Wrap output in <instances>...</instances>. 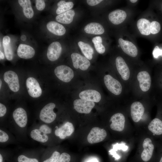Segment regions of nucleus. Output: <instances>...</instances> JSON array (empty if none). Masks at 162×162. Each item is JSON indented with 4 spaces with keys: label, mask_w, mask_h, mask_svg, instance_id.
<instances>
[{
    "label": "nucleus",
    "mask_w": 162,
    "mask_h": 162,
    "mask_svg": "<svg viewBox=\"0 0 162 162\" xmlns=\"http://www.w3.org/2000/svg\"><path fill=\"white\" fill-rule=\"evenodd\" d=\"M28 118L27 112L23 107H19L13 112L12 118L8 121V129L19 142L26 143L28 137Z\"/></svg>",
    "instance_id": "1"
},
{
    "label": "nucleus",
    "mask_w": 162,
    "mask_h": 162,
    "mask_svg": "<svg viewBox=\"0 0 162 162\" xmlns=\"http://www.w3.org/2000/svg\"><path fill=\"white\" fill-rule=\"evenodd\" d=\"M45 148L29 149L22 151L14 156L15 162H41Z\"/></svg>",
    "instance_id": "2"
},
{
    "label": "nucleus",
    "mask_w": 162,
    "mask_h": 162,
    "mask_svg": "<svg viewBox=\"0 0 162 162\" xmlns=\"http://www.w3.org/2000/svg\"><path fill=\"white\" fill-rule=\"evenodd\" d=\"M28 134L32 140L47 147L52 145V136L41 131L33 124L28 129Z\"/></svg>",
    "instance_id": "3"
},
{
    "label": "nucleus",
    "mask_w": 162,
    "mask_h": 162,
    "mask_svg": "<svg viewBox=\"0 0 162 162\" xmlns=\"http://www.w3.org/2000/svg\"><path fill=\"white\" fill-rule=\"evenodd\" d=\"M56 104L50 102L45 105L40 110L39 115V122L52 125L57 117L54 111Z\"/></svg>",
    "instance_id": "4"
},
{
    "label": "nucleus",
    "mask_w": 162,
    "mask_h": 162,
    "mask_svg": "<svg viewBox=\"0 0 162 162\" xmlns=\"http://www.w3.org/2000/svg\"><path fill=\"white\" fill-rule=\"evenodd\" d=\"M142 149L139 156L140 162H149L153 154L154 146L152 140L148 137L145 138L142 143Z\"/></svg>",
    "instance_id": "5"
},
{
    "label": "nucleus",
    "mask_w": 162,
    "mask_h": 162,
    "mask_svg": "<svg viewBox=\"0 0 162 162\" xmlns=\"http://www.w3.org/2000/svg\"><path fill=\"white\" fill-rule=\"evenodd\" d=\"M74 128L73 124L69 122H64L59 126H56L53 129L54 135L61 140L70 136L74 132Z\"/></svg>",
    "instance_id": "6"
},
{
    "label": "nucleus",
    "mask_w": 162,
    "mask_h": 162,
    "mask_svg": "<svg viewBox=\"0 0 162 162\" xmlns=\"http://www.w3.org/2000/svg\"><path fill=\"white\" fill-rule=\"evenodd\" d=\"M54 73L59 80L65 82L70 81L74 76L73 70L69 67L64 65L57 67L54 70Z\"/></svg>",
    "instance_id": "7"
},
{
    "label": "nucleus",
    "mask_w": 162,
    "mask_h": 162,
    "mask_svg": "<svg viewBox=\"0 0 162 162\" xmlns=\"http://www.w3.org/2000/svg\"><path fill=\"white\" fill-rule=\"evenodd\" d=\"M104 80L106 86L110 92L115 95L121 94L122 87L118 81L109 74L105 75Z\"/></svg>",
    "instance_id": "8"
},
{
    "label": "nucleus",
    "mask_w": 162,
    "mask_h": 162,
    "mask_svg": "<svg viewBox=\"0 0 162 162\" xmlns=\"http://www.w3.org/2000/svg\"><path fill=\"white\" fill-rule=\"evenodd\" d=\"M26 86L29 95L34 98L41 96L42 90L37 80L33 77H29L26 80Z\"/></svg>",
    "instance_id": "9"
},
{
    "label": "nucleus",
    "mask_w": 162,
    "mask_h": 162,
    "mask_svg": "<svg viewBox=\"0 0 162 162\" xmlns=\"http://www.w3.org/2000/svg\"><path fill=\"white\" fill-rule=\"evenodd\" d=\"M20 142L14 135L6 128L0 127V146L4 147L11 144H19Z\"/></svg>",
    "instance_id": "10"
},
{
    "label": "nucleus",
    "mask_w": 162,
    "mask_h": 162,
    "mask_svg": "<svg viewBox=\"0 0 162 162\" xmlns=\"http://www.w3.org/2000/svg\"><path fill=\"white\" fill-rule=\"evenodd\" d=\"M71 57L73 66L76 69L85 71L87 70L90 65L89 60L79 53L74 52L71 54Z\"/></svg>",
    "instance_id": "11"
},
{
    "label": "nucleus",
    "mask_w": 162,
    "mask_h": 162,
    "mask_svg": "<svg viewBox=\"0 0 162 162\" xmlns=\"http://www.w3.org/2000/svg\"><path fill=\"white\" fill-rule=\"evenodd\" d=\"M75 110L78 112L88 114L95 105L94 102L81 99L75 100L73 102Z\"/></svg>",
    "instance_id": "12"
},
{
    "label": "nucleus",
    "mask_w": 162,
    "mask_h": 162,
    "mask_svg": "<svg viewBox=\"0 0 162 162\" xmlns=\"http://www.w3.org/2000/svg\"><path fill=\"white\" fill-rule=\"evenodd\" d=\"M3 78L11 90L14 92L19 90V80L18 76L15 72L12 70L7 71L4 74Z\"/></svg>",
    "instance_id": "13"
},
{
    "label": "nucleus",
    "mask_w": 162,
    "mask_h": 162,
    "mask_svg": "<svg viewBox=\"0 0 162 162\" xmlns=\"http://www.w3.org/2000/svg\"><path fill=\"white\" fill-rule=\"evenodd\" d=\"M107 136L104 129L95 127L92 129L87 136V140L91 144L97 143L103 141Z\"/></svg>",
    "instance_id": "14"
},
{
    "label": "nucleus",
    "mask_w": 162,
    "mask_h": 162,
    "mask_svg": "<svg viewBox=\"0 0 162 162\" xmlns=\"http://www.w3.org/2000/svg\"><path fill=\"white\" fill-rule=\"evenodd\" d=\"M110 121L111 124L110 127L112 130L121 132L124 129L125 119L122 113L117 112L113 114L110 118Z\"/></svg>",
    "instance_id": "15"
},
{
    "label": "nucleus",
    "mask_w": 162,
    "mask_h": 162,
    "mask_svg": "<svg viewBox=\"0 0 162 162\" xmlns=\"http://www.w3.org/2000/svg\"><path fill=\"white\" fill-rule=\"evenodd\" d=\"M62 47L60 43L55 41L49 46L47 53V56L51 61H55L59 57L62 51Z\"/></svg>",
    "instance_id": "16"
},
{
    "label": "nucleus",
    "mask_w": 162,
    "mask_h": 162,
    "mask_svg": "<svg viewBox=\"0 0 162 162\" xmlns=\"http://www.w3.org/2000/svg\"><path fill=\"white\" fill-rule=\"evenodd\" d=\"M116 65L122 79L124 80H128L130 76V71L123 58L121 56L117 57L116 59Z\"/></svg>",
    "instance_id": "17"
},
{
    "label": "nucleus",
    "mask_w": 162,
    "mask_h": 162,
    "mask_svg": "<svg viewBox=\"0 0 162 162\" xmlns=\"http://www.w3.org/2000/svg\"><path fill=\"white\" fill-rule=\"evenodd\" d=\"M144 110L143 105L140 102L135 101L131 104L130 107V115L134 122H137L140 121Z\"/></svg>",
    "instance_id": "18"
},
{
    "label": "nucleus",
    "mask_w": 162,
    "mask_h": 162,
    "mask_svg": "<svg viewBox=\"0 0 162 162\" xmlns=\"http://www.w3.org/2000/svg\"><path fill=\"white\" fill-rule=\"evenodd\" d=\"M137 77L141 90L144 92L148 91L151 84V79L149 74L146 71H141L138 73Z\"/></svg>",
    "instance_id": "19"
},
{
    "label": "nucleus",
    "mask_w": 162,
    "mask_h": 162,
    "mask_svg": "<svg viewBox=\"0 0 162 162\" xmlns=\"http://www.w3.org/2000/svg\"><path fill=\"white\" fill-rule=\"evenodd\" d=\"M118 42L122 50L126 54L134 57L137 56L138 50L136 46L132 42L120 38Z\"/></svg>",
    "instance_id": "20"
},
{
    "label": "nucleus",
    "mask_w": 162,
    "mask_h": 162,
    "mask_svg": "<svg viewBox=\"0 0 162 162\" xmlns=\"http://www.w3.org/2000/svg\"><path fill=\"white\" fill-rule=\"evenodd\" d=\"M79 96L80 99L97 103L99 102L101 98L100 93L93 89L82 91L80 92Z\"/></svg>",
    "instance_id": "21"
},
{
    "label": "nucleus",
    "mask_w": 162,
    "mask_h": 162,
    "mask_svg": "<svg viewBox=\"0 0 162 162\" xmlns=\"http://www.w3.org/2000/svg\"><path fill=\"white\" fill-rule=\"evenodd\" d=\"M50 147L45 149L41 158V162H57L61 154L57 150H52Z\"/></svg>",
    "instance_id": "22"
},
{
    "label": "nucleus",
    "mask_w": 162,
    "mask_h": 162,
    "mask_svg": "<svg viewBox=\"0 0 162 162\" xmlns=\"http://www.w3.org/2000/svg\"><path fill=\"white\" fill-rule=\"evenodd\" d=\"M35 53V50L32 47L25 44H20L17 50L18 56L23 59L31 58L34 56Z\"/></svg>",
    "instance_id": "23"
},
{
    "label": "nucleus",
    "mask_w": 162,
    "mask_h": 162,
    "mask_svg": "<svg viewBox=\"0 0 162 162\" xmlns=\"http://www.w3.org/2000/svg\"><path fill=\"white\" fill-rule=\"evenodd\" d=\"M127 14L125 12L120 9H117L110 12L108 15L110 21L114 25L122 23L126 19Z\"/></svg>",
    "instance_id": "24"
},
{
    "label": "nucleus",
    "mask_w": 162,
    "mask_h": 162,
    "mask_svg": "<svg viewBox=\"0 0 162 162\" xmlns=\"http://www.w3.org/2000/svg\"><path fill=\"white\" fill-rule=\"evenodd\" d=\"M46 27L50 32L57 35L62 36L66 32L64 27L62 24L55 21H50L47 23Z\"/></svg>",
    "instance_id": "25"
},
{
    "label": "nucleus",
    "mask_w": 162,
    "mask_h": 162,
    "mask_svg": "<svg viewBox=\"0 0 162 162\" xmlns=\"http://www.w3.org/2000/svg\"><path fill=\"white\" fill-rule=\"evenodd\" d=\"M84 30L87 34L95 35L101 34L104 32L103 26L97 22H91L88 24L85 27Z\"/></svg>",
    "instance_id": "26"
},
{
    "label": "nucleus",
    "mask_w": 162,
    "mask_h": 162,
    "mask_svg": "<svg viewBox=\"0 0 162 162\" xmlns=\"http://www.w3.org/2000/svg\"><path fill=\"white\" fill-rule=\"evenodd\" d=\"M75 15L74 10L71 9L58 15L56 19L59 22L68 24L73 21Z\"/></svg>",
    "instance_id": "27"
},
{
    "label": "nucleus",
    "mask_w": 162,
    "mask_h": 162,
    "mask_svg": "<svg viewBox=\"0 0 162 162\" xmlns=\"http://www.w3.org/2000/svg\"><path fill=\"white\" fill-rule=\"evenodd\" d=\"M148 130L157 135L162 134V121L158 118L152 120L148 126Z\"/></svg>",
    "instance_id": "28"
},
{
    "label": "nucleus",
    "mask_w": 162,
    "mask_h": 162,
    "mask_svg": "<svg viewBox=\"0 0 162 162\" xmlns=\"http://www.w3.org/2000/svg\"><path fill=\"white\" fill-rule=\"evenodd\" d=\"M151 22L145 18H141L137 22V26L141 34L142 35H148L151 34Z\"/></svg>",
    "instance_id": "29"
},
{
    "label": "nucleus",
    "mask_w": 162,
    "mask_h": 162,
    "mask_svg": "<svg viewBox=\"0 0 162 162\" xmlns=\"http://www.w3.org/2000/svg\"><path fill=\"white\" fill-rule=\"evenodd\" d=\"M18 3L23 9L24 16L28 18H32L34 15V11L29 0H19Z\"/></svg>",
    "instance_id": "30"
},
{
    "label": "nucleus",
    "mask_w": 162,
    "mask_h": 162,
    "mask_svg": "<svg viewBox=\"0 0 162 162\" xmlns=\"http://www.w3.org/2000/svg\"><path fill=\"white\" fill-rule=\"evenodd\" d=\"M10 39L8 36H4L3 39V45L5 57L9 61L12 60L13 58V53L10 44Z\"/></svg>",
    "instance_id": "31"
},
{
    "label": "nucleus",
    "mask_w": 162,
    "mask_h": 162,
    "mask_svg": "<svg viewBox=\"0 0 162 162\" xmlns=\"http://www.w3.org/2000/svg\"><path fill=\"white\" fill-rule=\"evenodd\" d=\"M78 44L85 56L88 60H91L94 52L92 47L88 44L82 41H79Z\"/></svg>",
    "instance_id": "32"
},
{
    "label": "nucleus",
    "mask_w": 162,
    "mask_h": 162,
    "mask_svg": "<svg viewBox=\"0 0 162 162\" xmlns=\"http://www.w3.org/2000/svg\"><path fill=\"white\" fill-rule=\"evenodd\" d=\"M57 5L58 7L56 12L57 14L59 15L71 10L73 8L74 4L72 2H65L62 0L58 3Z\"/></svg>",
    "instance_id": "33"
},
{
    "label": "nucleus",
    "mask_w": 162,
    "mask_h": 162,
    "mask_svg": "<svg viewBox=\"0 0 162 162\" xmlns=\"http://www.w3.org/2000/svg\"><path fill=\"white\" fill-rule=\"evenodd\" d=\"M33 124L41 131L52 136L53 135V129L52 125L39 122Z\"/></svg>",
    "instance_id": "34"
},
{
    "label": "nucleus",
    "mask_w": 162,
    "mask_h": 162,
    "mask_svg": "<svg viewBox=\"0 0 162 162\" xmlns=\"http://www.w3.org/2000/svg\"><path fill=\"white\" fill-rule=\"evenodd\" d=\"M97 51L99 53L102 54L105 51V48L102 44V40L100 36H97L93 38L92 40Z\"/></svg>",
    "instance_id": "35"
},
{
    "label": "nucleus",
    "mask_w": 162,
    "mask_h": 162,
    "mask_svg": "<svg viewBox=\"0 0 162 162\" xmlns=\"http://www.w3.org/2000/svg\"><path fill=\"white\" fill-rule=\"evenodd\" d=\"M13 156V153L10 150L0 149V162H10Z\"/></svg>",
    "instance_id": "36"
},
{
    "label": "nucleus",
    "mask_w": 162,
    "mask_h": 162,
    "mask_svg": "<svg viewBox=\"0 0 162 162\" xmlns=\"http://www.w3.org/2000/svg\"><path fill=\"white\" fill-rule=\"evenodd\" d=\"M160 30V25L158 22L153 21L151 22L150 32L153 34L158 33Z\"/></svg>",
    "instance_id": "37"
},
{
    "label": "nucleus",
    "mask_w": 162,
    "mask_h": 162,
    "mask_svg": "<svg viewBox=\"0 0 162 162\" xmlns=\"http://www.w3.org/2000/svg\"><path fill=\"white\" fill-rule=\"evenodd\" d=\"M71 159L70 155L65 152L62 153L57 162H70Z\"/></svg>",
    "instance_id": "38"
},
{
    "label": "nucleus",
    "mask_w": 162,
    "mask_h": 162,
    "mask_svg": "<svg viewBox=\"0 0 162 162\" xmlns=\"http://www.w3.org/2000/svg\"><path fill=\"white\" fill-rule=\"evenodd\" d=\"M35 5L36 8L39 10H43L45 7V4L44 0H35Z\"/></svg>",
    "instance_id": "39"
},
{
    "label": "nucleus",
    "mask_w": 162,
    "mask_h": 162,
    "mask_svg": "<svg viewBox=\"0 0 162 162\" xmlns=\"http://www.w3.org/2000/svg\"><path fill=\"white\" fill-rule=\"evenodd\" d=\"M7 112L6 106L2 103H0V120L6 116Z\"/></svg>",
    "instance_id": "40"
},
{
    "label": "nucleus",
    "mask_w": 162,
    "mask_h": 162,
    "mask_svg": "<svg viewBox=\"0 0 162 162\" xmlns=\"http://www.w3.org/2000/svg\"><path fill=\"white\" fill-rule=\"evenodd\" d=\"M153 55L155 58H157L159 56H162V49L159 48L158 46H156L153 51Z\"/></svg>",
    "instance_id": "41"
},
{
    "label": "nucleus",
    "mask_w": 162,
    "mask_h": 162,
    "mask_svg": "<svg viewBox=\"0 0 162 162\" xmlns=\"http://www.w3.org/2000/svg\"><path fill=\"white\" fill-rule=\"evenodd\" d=\"M102 1V0H87L86 2L88 5L94 6L99 4Z\"/></svg>",
    "instance_id": "42"
},
{
    "label": "nucleus",
    "mask_w": 162,
    "mask_h": 162,
    "mask_svg": "<svg viewBox=\"0 0 162 162\" xmlns=\"http://www.w3.org/2000/svg\"><path fill=\"white\" fill-rule=\"evenodd\" d=\"M0 59H3L4 58V55L3 53L0 51Z\"/></svg>",
    "instance_id": "43"
},
{
    "label": "nucleus",
    "mask_w": 162,
    "mask_h": 162,
    "mask_svg": "<svg viewBox=\"0 0 162 162\" xmlns=\"http://www.w3.org/2000/svg\"><path fill=\"white\" fill-rule=\"evenodd\" d=\"M87 162H98L97 159L94 158L92 159Z\"/></svg>",
    "instance_id": "44"
},
{
    "label": "nucleus",
    "mask_w": 162,
    "mask_h": 162,
    "mask_svg": "<svg viewBox=\"0 0 162 162\" xmlns=\"http://www.w3.org/2000/svg\"><path fill=\"white\" fill-rule=\"evenodd\" d=\"M26 36L24 35H22L21 37V39L23 41L25 40H26Z\"/></svg>",
    "instance_id": "45"
},
{
    "label": "nucleus",
    "mask_w": 162,
    "mask_h": 162,
    "mask_svg": "<svg viewBox=\"0 0 162 162\" xmlns=\"http://www.w3.org/2000/svg\"><path fill=\"white\" fill-rule=\"evenodd\" d=\"M161 76V77L160 78V83H159V84L160 85V86L162 87V75Z\"/></svg>",
    "instance_id": "46"
},
{
    "label": "nucleus",
    "mask_w": 162,
    "mask_h": 162,
    "mask_svg": "<svg viewBox=\"0 0 162 162\" xmlns=\"http://www.w3.org/2000/svg\"><path fill=\"white\" fill-rule=\"evenodd\" d=\"M130 1L133 3H135L137 1V0H130Z\"/></svg>",
    "instance_id": "47"
},
{
    "label": "nucleus",
    "mask_w": 162,
    "mask_h": 162,
    "mask_svg": "<svg viewBox=\"0 0 162 162\" xmlns=\"http://www.w3.org/2000/svg\"><path fill=\"white\" fill-rule=\"evenodd\" d=\"M2 80H1V79H0V89L1 88V86H2Z\"/></svg>",
    "instance_id": "48"
},
{
    "label": "nucleus",
    "mask_w": 162,
    "mask_h": 162,
    "mask_svg": "<svg viewBox=\"0 0 162 162\" xmlns=\"http://www.w3.org/2000/svg\"><path fill=\"white\" fill-rule=\"evenodd\" d=\"M158 162H162V156L160 157Z\"/></svg>",
    "instance_id": "49"
},
{
    "label": "nucleus",
    "mask_w": 162,
    "mask_h": 162,
    "mask_svg": "<svg viewBox=\"0 0 162 162\" xmlns=\"http://www.w3.org/2000/svg\"><path fill=\"white\" fill-rule=\"evenodd\" d=\"M10 162H15L13 159V158H12V159L11 160V161H10Z\"/></svg>",
    "instance_id": "50"
}]
</instances>
